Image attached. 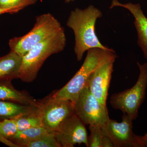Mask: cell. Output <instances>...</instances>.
I'll return each mask as SVG.
<instances>
[{
    "label": "cell",
    "instance_id": "cell-1",
    "mask_svg": "<svg viewBox=\"0 0 147 147\" xmlns=\"http://www.w3.org/2000/svg\"><path fill=\"white\" fill-rule=\"evenodd\" d=\"M102 16L101 10L92 5L84 9L75 8L70 12L66 25L74 33V52L79 61L82 60L85 52L91 49L115 51L102 45L96 34V21Z\"/></svg>",
    "mask_w": 147,
    "mask_h": 147
},
{
    "label": "cell",
    "instance_id": "cell-2",
    "mask_svg": "<svg viewBox=\"0 0 147 147\" xmlns=\"http://www.w3.org/2000/svg\"><path fill=\"white\" fill-rule=\"evenodd\" d=\"M117 57L115 51L98 48L88 50L81 68L64 86L52 94L53 97L70 100L74 104L92 73L103 63Z\"/></svg>",
    "mask_w": 147,
    "mask_h": 147
},
{
    "label": "cell",
    "instance_id": "cell-3",
    "mask_svg": "<svg viewBox=\"0 0 147 147\" xmlns=\"http://www.w3.org/2000/svg\"><path fill=\"white\" fill-rule=\"evenodd\" d=\"M66 44L63 30L34 45L22 58L18 79L27 83L33 82L47 58L63 51Z\"/></svg>",
    "mask_w": 147,
    "mask_h": 147
},
{
    "label": "cell",
    "instance_id": "cell-4",
    "mask_svg": "<svg viewBox=\"0 0 147 147\" xmlns=\"http://www.w3.org/2000/svg\"><path fill=\"white\" fill-rule=\"evenodd\" d=\"M63 30L59 21L53 14H41L36 17L34 26L28 33L9 40L10 51L23 57L34 45Z\"/></svg>",
    "mask_w": 147,
    "mask_h": 147
},
{
    "label": "cell",
    "instance_id": "cell-5",
    "mask_svg": "<svg viewBox=\"0 0 147 147\" xmlns=\"http://www.w3.org/2000/svg\"><path fill=\"white\" fill-rule=\"evenodd\" d=\"M137 64L139 74L135 85L128 89L114 94L110 99V104L114 109L121 110L133 120L137 119L147 87V63Z\"/></svg>",
    "mask_w": 147,
    "mask_h": 147
},
{
    "label": "cell",
    "instance_id": "cell-6",
    "mask_svg": "<svg viewBox=\"0 0 147 147\" xmlns=\"http://www.w3.org/2000/svg\"><path fill=\"white\" fill-rule=\"evenodd\" d=\"M74 113L85 124L102 126L108 121L107 107H105L95 97L88 87L85 86L79 92L74 103Z\"/></svg>",
    "mask_w": 147,
    "mask_h": 147
},
{
    "label": "cell",
    "instance_id": "cell-7",
    "mask_svg": "<svg viewBox=\"0 0 147 147\" xmlns=\"http://www.w3.org/2000/svg\"><path fill=\"white\" fill-rule=\"evenodd\" d=\"M38 102V113L43 127L55 132L66 118L74 113L73 102L69 100L47 96Z\"/></svg>",
    "mask_w": 147,
    "mask_h": 147
},
{
    "label": "cell",
    "instance_id": "cell-8",
    "mask_svg": "<svg viewBox=\"0 0 147 147\" xmlns=\"http://www.w3.org/2000/svg\"><path fill=\"white\" fill-rule=\"evenodd\" d=\"M123 114L121 122L109 119L101 127L102 131L112 139L115 147L146 146V141L133 133V120L126 114Z\"/></svg>",
    "mask_w": 147,
    "mask_h": 147
},
{
    "label": "cell",
    "instance_id": "cell-9",
    "mask_svg": "<svg viewBox=\"0 0 147 147\" xmlns=\"http://www.w3.org/2000/svg\"><path fill=\"white\" fill-rule=\"evenodd\" d=\"M54 133L61 147H73L81 144L88 147L85 124L75 113L66 118Z\"/></svg>",
    "mask_w": 147,
    "mask_h": 147
},
{
    "label": "cell",
    "instance_id": "cell-10",
    "mask_svg": "<svg viewBox=\"0 0 147 147\" xmlns=\"http://www.w3.org/2000/svg\"><path fill=\"white\" fill-rule=\"evenodd\" d=\"M115 61H108L99 67L92 73L86 84L92 94L105 107Z\"/></svg>",
    "mask_w": 147,
    "mask_h": 147
},
{
    "label": "cell",
    "instance_id": "cell-11",
    "mask_svg": "<svg viewBox=\"0 0 147 147\" xmlns=\"http://www.w3.org/2000/svg\"><path fill=\"white\" fill-rule=\"evenodd\" d=\"M119 7L127 9L133 15L134 25L137 32V43L141 48L145 58L147 59V18L140 4L131 3H122L118 0H113L110 9Z\"/></svg>",
    "mask_w": 147,
    "mask_h": 147
},
{
    "label": "cell",
    "instance_id": "cell-12",
    "mask_svg": "<svg viewBox=\"0 0 147 147\" xmlns=\"http://www.w3.org/2000/svg\"><path fill=\"white\" fill-rule=\"evenodd\" d=\"M11 81H0V100H6L20 104L37 106L38 102L25 91L16 89Z\"/></svg>",
    "mask_w": 147,
    "mask_h": 147
},
{
    "label": "cell",
    "instance_id": "cell-13",
    "mask_svg": "<svg viewBox=\"0 0 147 147\" xmlns=\"http://www.w3.org/2000/svg\"><path fill=\"white\" fill-rule=\"evenodd\" d=\"M23 57L10 51L0 57V81H12L18 78Z\"/></svg>",
    "mask_w": 147,
    "mask_h": 147
},
{
    "label": "cell",
    "instance_id": "cell-14",
    "mask_svg": "<svg viewBox=\"0 0 147 147\" xmlns=\"http://www.w3.org/2000/svg\"><path fill=\"white\" fill-rule=\"evenodd\" d=\"M37 106H31L6 100H0V121L16 119L36 112Z\"/></svg>",
    "mask_w": 147,
    "mask_h": 147
},
{
    "label": "cell",
    "instance_id": "cell-15",
    "mask_svg": "<svg viewBox=\"0 0 147 147\" xmlns=\"http://www.w3.org/2000/svg\"><path fill=\"white\" fill-rule=\"evenodd\" d=\"M51 132L43 127H33L18 131L11 139V142L19 147H24L29 142L35 141Z\"/></svg>",
    "mask_w": 147,
    "mask_h": 147
},
{
    "label": "cell",
    "instance_id": "cell-16",
    "mask_svg": "<svg viewBox=\"0 0 147 147\" xmlns=\"http://www.w3.org/2000/svg\"><path fill=\"white\" fill-rule=\"evenodd\" d=\"M14 119L16 121L18 131L43 127L42 121L38 113V110L34 113L21 116Z\"/></svg>",
    "mask_w": 147,
    "mask_h": 147
},
{
    "label": "cell",
    "instance_id": "cell-17",
    "mask_svg": "<svg viewBox=\"0 0 147 147\" xmlns=\"http://www.w3.org/2000/svg\"><path fill=\"white\" fill-rule=\"evenodd\" d=\"M24 147H61L55 137V133L50 132L40 139L29 142Z\"/></svg>",
    "mask_w": 147,
    "mask_h": 147
},
{
    "label": "cell",
    "instance_id": "cell-18",
    "mask_svg": "<svg viewBox=\"0 0 147 147\" xmlns=\"http://www.w3.org/2000/svg\"><path fill=\"white\" fill-rule=\"evenodd\" d=\"M18 131L14 119L0 121V135L5 139L10 141Z\"/></svg>",
    "mask_w": 147,
    "mask_h": 147
},
{
    "label": "cell",
    "instance_id": "cell-19",
    "mask_svg": "<svg viewBox=\"0 0 147 147\" xmlns=\"http://www.w3.org/2000/svg\"><path fill=\"white\" fill-rule=\"evenodd\" d=\"M32 5L30 0H0V8L10 9L13 13Z\"/></svg>",
    "mask_w": 147,
    "mask_h": 147
},
{
    "label": "cell",
    "instance_id": "cell-20",
    "mask_svg": "<svg viewBox=\"0 0 147 147\" xmlns=\"http://www.w3.org/2000/svg\"><path fill=\"white\" fill-rule=\"evenodd\" d=\"M90 135L88 137V147H102L103 133L101 126L89 125Z\"/></svg>",
    "mask_w": 147,
    "mask_h": 147
},
{
    "label": "cell",
    "instance_id": "cell-21",
    "mask_svg": "<svg viewBox=\"0 0 147 147\" xmlns=\"http://www.w3.org/2000/svg\"><path fill=\"white\" fill-rule=\"evenodd\" d=\"M102 140V147H115L112 139L103 131Z\"/></svg>",
    "mask_w": 147,
    "mask_h": 147
},
{
    "label": "cell",
    "instance_id": "cell-22",
    "mask_svg": "<svg viewBox=\"0 0 147 147\" xmlns=\"http://www.w3.org/2000/svg\"><path fill=\"white\" fill-rule=\"evenodd\" d=\"M0 142L9 147H19L18 146L13 144V143L9 141V140L5 139V138L3 137L1 135H0Z\"/></svg>",
    "mask_w": 147,
    "mask_h": 147
},
{
    "label": "cell",
    "instance_id": "cell-23",
    "mask_svg": "<svg viewBox=\"0 0 147 147\" xmlns=\"http://www.w3.org/2000/svg\"><path fill=\"white\" fill-rule=\"evenodd\" d=\"M13 13V12L10 9H2L0 8V15L4 13Z\"/></svg>",
    "mask_w": 147,
    "mask_h": 147
},
{
    "label": "cell",
    "instance_id": "cell-24",
    "mask_svg": "<svg viewBox=\"0 0 147 147\" xmlns=\"http://www.w3.org/2000/svg\"><path fill=\"white\" fill-rule=\"evenodd\" d=\"M142 138L144 140H145V141H147V133L146 134H145L144 136H142Z\"/></svg>",
    "mask_w": 147,
    "mask_h": 147
},
{
    "label": "cell",
    "instance_id": "cell-25",
    "mask_svg": "<svg viewBox=\"0 0 147 147\" xmlns=\"http://www.w3.org/2000/svg\"><path fill=\"white\" fill-rule=\"evenodd\" d=\"M30 1L33 4H34L38 0H30Z\"/></svg>",
    "mask_w": 147,
    "mask_h": 147
},
{
    "label": "cell",
    "instance_id": "cell-26",
    "mask_svg": "<svg viewBox=\"0 0 147 147\" xmlns=\"http://www.w3.org/2000/svg\"><path fill=\"white\" fill-rule=\"evenodd\" d=\"M74 0H65V2L66 3H69L71 1H73Z\"/></svg>",
    "mask_w": 147,
    "mask_h": 147
}]
</instances>
